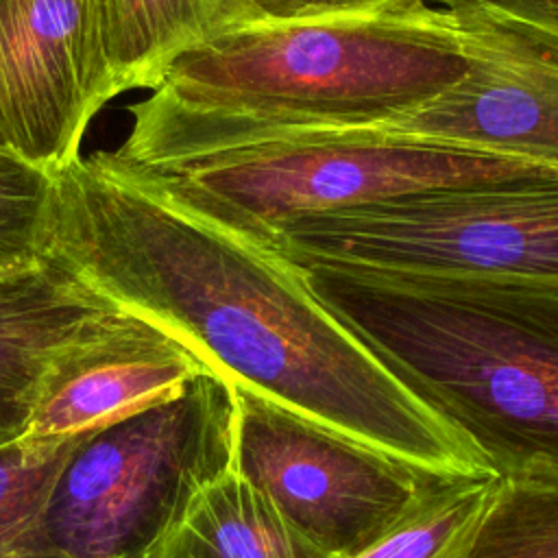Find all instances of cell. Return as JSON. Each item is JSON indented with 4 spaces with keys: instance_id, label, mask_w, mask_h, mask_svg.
<instances>
[{
    "instance_id": "7c38bea8",
    "label": "cell",
    "mask_w": 558,
    "mask_h": 558,
    "mask_svg": "<svg viewBox=\"0 0 558 558\" xmlns=\"http://www.w3.org/2000/svg\"><path fill=\"white\" fill-rule=\"evenodd\" d=\"M146 558H333L303 536L255 486L222 473Z\"/></svg>"
},
{
    "instance_id": "2e32d148",
    "label": "cell",
    "mask_w": 558,
    "mask_h": 558,
    "mask_svg": "<svg viewBox=\"0 0 558 558\" xmlns=\"http://www.w3.org/2000/svg\"><path fill=\"white\" fill-rule=\"evenodd\" d=\"M52 196V172L0 150V283L24 279L46 264Z\"/></svg>"
},
{
    "instance_id": "9c48e42d",
    "label": "cell",
    "mask_w": 558,
    "mask_h": 558,
    "mask_svg": "<svg viewBox=\"0 0 558 558\" xmlns=\"http://www.w3.org/2000/svg\"><path fill=\"white\" fill-rule=\"evenodd\" d=\"M111 98L89 0H0V150L54 174Z\"/></svg>"
},
{
    "instance_id": "30bf717a",
    "label": "cell",
    "mask_w": 558,
    "mask_h": 558,
    "mask_svg": "<svg viewBox=\"0 0 558 558\" xmlns=\"http://www.w3.org/2000/svg\"><path fill=\"white\" fill-rule=\"evenodd\" d=\"M201 373L211 371L170 331L113 307L50 360L17 440L61 445L170 399Z\"/></svg>"
},
{
    "instance_id": "6da1fadb",
    "label": "cell",
    "mask_w": 558,
    "mask_h": 558,
    "mask_svg": "<svg viewBox=\"0 0 558 558\" xmlns=\"http://www.w3.org/2000/svg\"><path fill=\"white\" fill-rule=\"evenodd\" d=\"M46 259L214 375L436 475H493L281 257L144 190L98 150L52 174Z\"/></svg>"
},
{
    "instance_id": "d6986e66",
    "label": "cell",
    "mask_w": 558,
    "mask_h": 558,
    "mask_svg": "<svg viewBox=\"0 0 558 558\" xmlns=\"http://www.w3.org/2000/svg\"><path fill=\"white\" fill-rule=\"evenodd\" d=\"M510 2H514L517 7L527 9L532 13L558 20V0H510Z\"/></svg>"
},
{
    "instance_id": "5bb4252c",
    "label": "cell",
    "mask_w": 558,
    "mask_h": 558,
    "mask_svg": "<svg viewBox=\"0 0 558 558\" xmlns=\"http://www.w3.org/2000/svg\"><path fill=\"white\" fill-rule=\"evenodd\" d=\"M497 475H449L381 541L353 558H464Z\"/></svg>"
},
{
    "instance_id": "3957f363",
    "label": "cell",
    "mask_w": 558,
    "mask_h": 558,
    "mask_svg": "<svg viewBox=\"0 0 558 558\" xmlns=\"http://www.w3.org/2000/svg\"><path fill=\"white\" fill-rule=\"evenodd\" d=\"M464 70L451 17L427 0L220 28L131 105V131L113 155L137 163L262 131L384 126L440 96Z\"/></svg>"
},
{
    "instance_id": "ac0fdd59",
    "label": "cell",
    "mask_w": 558,
    "mask_h": 558,
    "mask_svg": "<svg viewBox=\"0 0 558 558\" xmlns=\"http://www.w3.org/2000/svg\"><path fill=\"white\" fill-rule=\"evenodd\" d=\"M405 0H216L214 31L379 11ZM211 31V33H214Z\"/></svg>"
},
{
    "instance_id": "277c9868",
    "label": "cell",
    "mask_w": 558,
    "mask_h": 558,
    "mask_svg": "<svg viewBox=\"0 0 558 558\" xmlns=\"http://www.w3.org/2000/svg\"><path fill=\"white\" fill-rule=\"evenodd\" d=\"M107 161L177 209L257 248L288 222L353 205L493 181L558 179L534 161L384 126L262 131L150 161Z\"/></svg>"
},
{
    "instance_id": "5b68a950",
    "label": "cell",
    "mask_w": 558,
    "mask_h": 558,
    "mask_svg": "<svg viewBox=\"0 0 558 558\" xmlns=\"http://www.w3.org/2000/svg\"><path fill=\"white\" fill-rule=\"evenodd\" d=\"M233 388L201 373L170 399L83 434L17 558H146L231 469Z\"/></svg>"
},
{
    "instance_id": "9a60e30c",
    "label": "cell",
    "mask_w": 558,
    "mask_h": 558,
    "mask_svg": "<svg viewBox=\"0 0 558 558\" xmlns=\"http://www.w3.org/2000/svg\"><path fill=\"white\" fill-rule=\"evenodd\" d=\"M464 558H558V482L497 477Z\"/></svg>"
},
{
    "instance_id": "8992f818",
    "label": "cell",
    "mask_w": 558,
    "mask_h": 558,
    "mask_svg": "<svg viewBox=\"0 0 558 558\" xmlns=\"http://www.w3.org/2000/svg\"><path fill=\"white\" fill-rule=\"evenodd\" d=\"M288 264L558 277V179L425 190L283 225L264 248Z\"/></svg>"
},
{
    "instance_id": "7a4b0ae2",
    "label": "cell",
    "mask_w": 558,
    "mask_h": 558,
    "mask_svg": "<svg viewBox=\"0 0 558 558\" xmlns=\"http://www.w3.org/2000/svg\"><path fill=\"white\" fill-rule=\"evenodd\" d=\"M290 266L493 475L558 482V277Z\"/></svg>"
},
{
    "instance_id": "e0dca14e",
    "label": "cell",
    "mask_w": 558,
    "mask_h": 558,
    "mask_svg": "<svg viewBox=\"0 0 558 558\" xmlns=\"http://www.w3.org/2000/svg\"><path fill=\"white\" fill-rule=\"evenodd\" d=\"M78 438L44 449L24 447L20 440L0 447V558H17L22 541Z\"/></svg>"
},
{
    "instance_id": "ffe728a7",
    "label": "cell",
    "mask_w": 558,
    "mask_h": 558,
    "mask_svg": "<svg viewBox=\"0 0 558 558\" xmlns=\"http://www.w3.org/2000/svg\"><path fill=\"white\" fill-rule=\"evenodd\" d=\"M4 286H7V283H0V290H2V288H4Z\"/></svg>"
},
{
    "instance_id": "4fadbf2b",
    "label": "cell",
    "mask_w": 558,
    "mask_h": 558,
    "mask_svg": "<svg viewBox=\"0 0 558 558\" xmlns=\"http://www.w3.org/2000/svg\"><path fill=\"white\" fill-rule=\"evenodd\" d=\"M111 87L155 89L174 59L214 31L216 0H89Z\"/></svg>"
},
{
    "instance_id": "52a82bcc",
    "label": "cell",
    "mask_w": 558,
    "mask_h": 558,
    "mask_svg": "<svg viewBox=\"0 0 558 558\" xmlns=\"http://www.w3.org/2000/svg\"><path fill=\"white\" fill-rule=\"evenodd\" d=\"M231 388V471L333 558H353L381 541L438 480L449 477L246 388Z\"/></svg>"
},
{
    "instance_id": "ba28073f",
    "label": "cell",
    "mask_w": 558,
    "mask_h": 558,
    "mask_svg": "<svg viewBox=\"0 0 558 558\" xmlns=\"http://www.w3.org/2000/svg\"><path fill=\"white\" fill-rule=\"evenodd\" d=\"M464 74L384 129L558 170V20L510 0H442Z\"/></svg>"
},
{
    "instance_id": "8fae6325",
    "label": "cell",
    "mask_w": 558,
    "mask_h": 558,
    "mask_svg": "<svg viewBox=\"0 0 558 558\" xmlns=\"http://www.w3.org/2000/svg\"><path fill=\"white\" fill-rule=\"evenodd\" d=\"M113 307L52 262L0 290V447L24 434L50 360Z\"/></svg>"
}]
</instances>
